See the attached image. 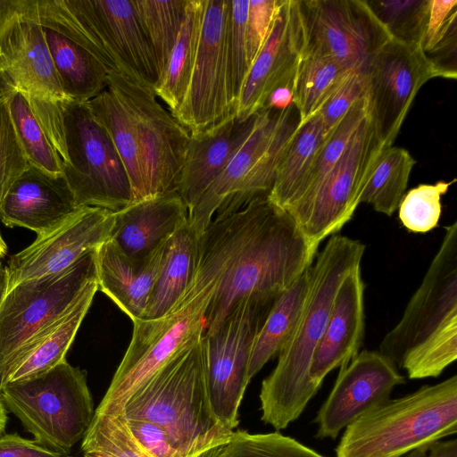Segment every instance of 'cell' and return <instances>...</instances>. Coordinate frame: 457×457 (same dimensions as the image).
<instances>
[{
    "mask_svg": "<svg viewBox=\"0 0 457 457\" xmlns=\"http://www.w3.org/2000/svg\"><path fill=\"white\" fill-rule=\"evenodd\" d=\"M245 222L244 210L211 221L200 236L191 284L163 316L133 321L129 347L95 412L120 414L142 383L175 354L201 340L210 303L237 252Z\"/></svg>",
    "mask_w": 457,
    "mask_h": 457,
    "instance_id": "6da1fadb",
    "label": "cell"
},
{
    "mask_svg": "<svg viewBox=\"0 0 457 457\" xmlns=\"http://www.w3.org/2000/svg\"><path fill=\"white\" fill-rule=\"evenodd\" d=\"M365 245L341 234L329 237L310 266V283L298 321L271 373L262 380V420L277 431L298 419L320 386L310 378L314 351L323 335L337 290L361 266Z\"/></svg>",
    "mask_w": 457,
    "mask_h": 457,
    "instance_id": "7a4b0ae2",
    "label": "cell"
},
{
    "mask_svg": "<svg viewBox=\"0 0 457 457\" xmlns=\"http://www.w3.org/2000/svg\"><path fill=\"white\" fill-rule=\"evenodd\" d=\"M246 218L237 252L205 316V330L214 328L241 299L278 295L313 262L318 246L294 217L268 195L245 206Z\"/></svg>",
    "mask_w": 457,
    "mask_h": 457,
    "instance_id": "3957f363",
    "label": "cell"
},
{
    "mask_svg": "<svg viewBox=\"0 0 457 457\" xmlns=\"http://www.w3.org/2000/svg\"><path fill=\"white\" fill-rule=\"evenodd\" d=\"M378 351L410 379L438 377L457 358V221L440 246L400 320Z\"/></svg>",
    "mask_w": 457,
    "mask_h": 457,
    "instance_id": "277c9868",
    "label": "cell"
},
{
    "mask_svg": "<svg viewBox=\"0 0 457 457\" xmlns=\"http://www.w3.org/2000/svg\"><path fill=\"white\" fill-rule=\"evenodd\" d=\"M28 98L79 207L117 212L133 203L124 163L87 102Z\"/></svg>",
    "mask_w": 457,
    "mask_h": 457,
    "instance_id": "5b68a950",
    "label": "cell"
},
{
    "mask_svg": "<svg viewBox=\"0 0 457 457\" xmlns=\"http://www.w3.org/2000/svg\"><path fill=\"white\" fill-rule=\"evenodd\" d=\"M120 414L163 428L181 457H193L228 440L233 432L212 411L202 338L142 383Z\"/></svg>",
    "mask_w": 457,
    "mask_h": 457,
    "instance_id": "8992f818",
    "label": "cell"
},
{
    "mask_svg": "<svg viewBox=\"0 0 457 457\" xmlns=\"http://www.w3.org/2000/svg\"><path fill=\"white\" fill-rule=\"evenodd\" d=\"M457 432V375L389 400L348 425L337 457H402Z\"/></svg>",
    "mask_w": 457,
    "mask_h": 457,
    "instance_id": "52a82bcc",
    "label": "cell"
},
{
    "mask_svg": "<svg viewBox=\"0 0 457 457\" xmlns=\"http://www.w3.org/2000/svg\"><path fill=\"white\" fill-rule=\"evenodd\" d=\"M294 103L284 109L262 108L244 145L188 212L199 236L215 213L228 216L253 199L268 195L278 163L300 126Z\"/></svg>",
    "mask_w": 457,
    "mask_h": 457,
    "instance_id": "ba28073f",
    "label": "cell"
},
{
    "mask_svg": "<svg viewBox=\"0 0 457 457\" xmlns=\"http://www.w3.org/2000/svg\"><path fill=\"white\" fill-rule=\"evenodd\" d=\"M0 393L33 440L61 454L70 455L83 439L95 413L86 372L66 361L34 378L8 383Z\"/></svg>",
    "mask_w": 457,
    "mask_h": 457,
    "instance_id": "9c48e42d",
    "label": "cell"
},
{
    "mask_svg": "<svg viewBox=\"0 0 457 457\" xmlns=\"http://www.w3.org/2000/svg\"><path fill=\"white\" fill-rule=\"evenodd\" d=\"M96 278L94 250L61 273L21 282L0 295V391L20 354L67 313Z\"/></svg>",
    "mask_w": 457,
    "mask_h": 457,
    "instance_id": "30bf717a",
    "label": "cell"
},
{
    "mask_svg": "<svg viewBox=\"0 0 457 457\" xmlns=\"http://www.w3.org/2000/svg\"><path fill=\"white\" fill-rule=\"evenodd\" d=\"M278 295L239 300L202 337L211 406L229 430L239 423L238 410L250 382L248 366L255 337Z\"/></svg>",
    "mask_w": 457,
    "mask_h": 457,
    "instance_id": "8fae6325",
    "label": "cell"
},
{
    "mask_svg": "<svg viewBox=\"0 0 457 457\" xmlns=\"http://www.w3.org/2000/svg\"><path fill=\"white\" fill-rule=\"evenodd\" d=\"M79 42L109 71L154 88L155 62L133 0H54Z\"/></svg>",
    "mask_w": 457,
    "mask_h": 457,
    "instance_id": "7c38bea8",
    "label": "cell"
},
{
    "mask_svg": "<svg viewBox=\"0 0 457 457\" xmlns=\"http://www.w3.org/2000/svg\"><path fill=\"white\" fill-rule=\"evenodd\" d=\"M386 147L368 114L320 184L288 211L311 243L319 246L352 219L367 179Z\"/></svg>",
    "mask_w": 457,
    "mask_h": 457,
    "instance_id": "4fadbf2b",
    "label": "cell"
},
{
    "mask_svg": "<svg viewBox=\"0 0 457 457\" xmlns=\"http://www.w3.org/2000/svg\"><path fill=\"white\" fill-rule=\"evenodd\" d=\"M107 88L129 111L139 137L147 177V198L177 192L190 133L136 78L109 72Z\"/></svg>",
    "mask_w": 457,
    "mask_h": 457,
    "instance_id": "5bb4252c",
    "label": "cell"
},
{
    "mask_svg": "<svg viewBox=\"0 0 457 457\" xmlns=\"http://www.w3.org/2000/svg\"><path fill=\"white\" fill-rule=\"evenodd\" d=\"M304 53L367 72L392 37L366 0H300Z\"/></svg>",
    "mask_w": 457,
    "mask_h": 457,
    "instance_id": "9a60e30c",
    "label": "cell"
},
{
    "mask_svg": "<svg viewBox=\"0 0 457 457\" xmlns=\"http://www.w3.org/2000/svg\"><path fill=\"white\" fill-rule=\"evenodd\" d=\"M113 223L114 212L100 207H79L9 258L3 269L0 295L21 282L68 270L109 239Z\"/></svg>",
    "mask_w": 457,
    "mask_h": 457,
    "instance_id": "2e32d148",
    "label": "cell"
},
{
    "mask_svg": "<svg viewBox=\"0 0 457 457\" xmlns=\"http://www.w3.org/2000/svg\"><path fill=\"white\" fill-rule=\"evenodd\" d=\"M369 115L386 147L397 137L421 87L441 78L420 46L391 39L374 56L367 70Z\"/></svg>",
    "mask_w": 457,
    "mask_h": 457,
    "instance_id": "e0dca14e",
    "label": "cell"
},
{
    "mask_svg": "<svg viewBox=\"0 0 457 457\" xmlns=\"http://www.w3.org/2000/svg\"><path fill=\"white\" fill-rule=\"evenodd\" d=\"M230 0H206L196 57L185 99L174 118L190 134L235 114L227 92L226 31Z\"/></svg>",
    "mask_w": 457,
    "mask_h": 457,
    "instance_id": "ac0fdd59",
    "label": "cell"
},
{
    "mask_svg": "<svg viewBox=\"0 0 457 457\" xmlns=\"http://www.w3.org/2000/svg\"><path fill=\"white\" fill-rule=\"evenodd\" d=\"M405 382L396 365L379 351L362 350L340 368L334 386L314 420L317 438L335 439L363 414L390 400Z\"/></svg>",
    "mask_w": 457,
    "mask_h": 457,
    "instance_id": "d6986e66",
    "label": "cell"
},
{
    "mask_svg": "<svg viewBox=\"0 0 457 457\" xmlns=\"http://www.w3.org/2000/svg\"><path fill=\"white\" fill-rule=\"evenodd\" d=\"M303 53L300 0H279L268 37L244 83L237 115L245 118L260 111L276 89L294 86Z\"/></svg>",
    "mask_w": 457,
    "mask_h": 457,
    "instance_id": "ffe728a7",
    "label": "cell"
},
{
    "mask_svg": "<svg viewBox=\"0 0 457 457\" xmlns=\"http://www.w3.org/2000/svg\"><path fill=\"white\" fill-rule=\"evenodd\" d=\"M0 75L29 98L65 99L38 19L36 0H27L0 38Z\"/></svg>",
    "mask_w": 457,
    "mask_h": 457,
    "instance_id": "44dd1931",
    "label": "cell"
},
{
    "mask_svg": "<svg viewBox=\"0 0 457 457\" xmlns=\"http://www.w3.org/2000/svg\"><path fill=\"white\" fill-rule=\"evenodd\" d=\"M79 207L62 174L29 165L12 182L0 204V220L42 235Z\"/></svg>",
    "mask_w": 457,
    "mask_h": 457,
    "instance_id": "7402d4cb",
    "label": "cell"
},
{
    "mask_svg": "<svg viewBox=\"0 0 457 457\" xmlns=\"http://www.w3.org/2000/svg\"><path fill=\"white\" fill-rule=\"evenodd\" d=\"M187 221V207L177 192L152 196L114 212L109 240L132 262L141 265Z\"/></svg>",
    "mask_w": 457,
    "mask_h": 457,
    "instance_id": "603a6c76",
    "label": "cell"
},
{
    "mask_svg": "<svg viewBox=\"0 0 457 457\" xmlns=\"http://www.w3.org/2000/svg\"><path fill=\"white\" fill-rule=\"evenodd\" d=\"M364 289L359 266L346 274L337 290L309 371L319 386L330 371L346 365L360 352L365 333Z\"/></svg>",
    "mask_w": 457,
    "mask_h": 457,
    "instance_id": "cb8c5ba5",
    "label": "cell"
},
{
    "mask_svg": "<svg viewBox=\"0 0 457 457\" xmlns=\"http://www.w3.org/2000/svg\"><path fill=\"white\" fill-rule=\"evenodd\" d=\"M36 5L65 98L90 101L107 88L109 71L72 34L53 0H36Z\"/></svg>",
    "mask_w": 457,
    "mask_h": 457,
    "instance_id": "d4e9b609",
    "label": "cell"
},
{
    "mask_svg": "<svg viewBox=\"0 0 457 457\" xmlns=\"http://www.w3.org/2000/svg\"><path fill=\"white\" fill-rule=\"evenodd\" d=\"M258 113L245 118L234 115L205 131L190 134L177 187L188 212L246 141Z\"/></svg>",
    "mask_w": 457,
    "mask_h": 457,
    "instance_id": "484cf974",
    "label": "cell"
},
{
    "mask_svg": "<svg viewBox=\"0 0 457 457\" xmlns=\"http://www.w3.org/2000/svg\"><path fill=\"white\" fill-rule=\"evenodd\" d=\"M164 245L141 265L128 259L109 239L95 250L98 290L111 298L132 321L143 318L162 265Z\"/></svg>",
    "mask_w": 457,
    "mask_h": 457,
    "instance_id": "4316f807",
    "label": "cell"
},
{
    "mask_svg": "<svg viewBox=\"0 0 457 457\" xmlns=\"http://www.w3.org/2000/svg\"><path fill=\"white\" fill-rule=\"evenodd\" d=\"M199 239L187 221L165 243L162 265L142 319L163 316L185 294L197 269Z\"/></svg>",
    "mask_w": 457,
    "mask_h": 457,
    "instance_id": "83f0119b",
    "label": "cell"
},
{
    "mask_svg": "<svg viewBox=\"0 0 457 457\" xmlns=\"http://www.w3.org/2000/svg\"><path fill=\"white\" fill-rule=\"evenodd\" d=\"M97 290L96 278L67 313L25 348L12 368L7 384L34 378L66 361V353Z\"/></svg>",
    "mask_w": 457,
    "mask_h": 457,
    "instance_id": "f1b7e54d",
    "label": "cell"
},
{
    "mask_svg": "<svg viewBox=\"0 0 457 457\" xmlns=\"http://www.w3.org/2000/svg\"><path fill=\"white\" fill-rule=\"evenodd\" d=\"M318 113L300 123L278 165L269 199L289 211L301 198L316 156L328 134Z\"/></svg>",
    "mask_w": 457,
    "mask_h": 457,
    "instance_id": "f546056e",
    "label": "cell"
},
{
    "mask_svg": "<svg viewBox=\"0 0 457 457\" xmlns=\"http://www.w3.org/2000/svg\"><path fill=\"white\" fill-rule=\"evenodd\" d=\"M108 132L129 178L133 202L147 198V177L142 148L132 117L108 88L87 102Z\"/></svg>",
    "mask_w": 457,
    "mask_h": 457,
    "instance_id": "4dcf8cb0",
    "label": "cell"
},
{
    "mask_svg": "<svg viewBox=\"0 0 457 457\" xmlns=\"http://www.w3.org/2000/svg\"><path fill=\"white\" fill-rule=\"evenodd\" d=\"M206 0H187L178 38L162 78L154 87V94L174 117L187 92L204 14Z\"/></svg>",
    "mask_w": 457,
    "mask_h": 457,
    "instance_id": "1f68e13d",
    "label": "cell"
},
{
    "mask_svg": "<svg viewBox=\"0 0 457 457\" xmlns=\"http://www.w3.org/2000/svg\"><path fill=\"white\" fill-rule=\"evenodd\" d=\"M310 283V267L274 301L251 353L248 378L255 376L288 341L302 312Z\"/></svg>",
    "mask_w": 457,
    "mask_h": 457,
    "instance_id": "d6a6232c",
    "label": "cell"
},
{
    "mask_svg": "<svg viewBox=\"0 0 457 457\" xmlns=\"http://www.w3.org/2000/svg\"><path fill=\"white\" fill-rule=\"evenodd\" d=\"M10 116L29 165L53 174H62L60 160L27 95L0 75Z\"/></svg>",
    "mask_w": 457,
    "mask_h": 457,
    "instance_id": "836d02e7",
    "label": "cell"
},
{
    "mask_svg": "<svg viewBox=\"0 0 457 457\" xmlns=\"http://www.w3.org/2000/svg\"><path fill=\"white\" fill-rule=\"evenodd\" d=\"M414 164L415 160L406 149L386 147L367 179L360 204H370L376 212L391 216L406 193Z\"/></svg>",
    "mask_w": 457,
    "mask_h": 457,
    "instance_id": "e575fe53",
    "label": "cell"
},
{
    "mask_svg": "<svg viewBox=\"0 0 457 457\" xmlns=\"http://www.w3.org/2000/svg\"><path fill=\"white\" fill-rule=\"evenodd\" d=\"M352 69L330 58L303 54L297 69L293 103L303 123L315 115Z\"/></svg>",
    "mask_w": 457,
    "mask_h": 457,
    "instance_id": "d590c367",
    "label": "cell"
},
{
    "mask_svg": "<svg viewBox=\"0 0 457 457\" xmlns=\"http://www.w3.org/2000/svg\"><path fill=\"white\" fill-rule=\"evenodd\" d=\"M133 2L155 62L159 80L182 26L187 0Z\"/></svg>",
    "mask_w": 457,
    "mask_h": 457,
    "instance_id": "8d00e7d4",
    "label": "cell"
},
{
    "mask_svg": "<svg viewBox=\"0 0 457 457\" xmlns=\"http://www.w3.org/2000/svg\"><path fill=\"white\" fill-rule=\"evenodd\" d=\"M457 1L430 0L420 49L440 73L455 79L457 43Z\"/></svg>",
    "mask_w": 457,
    "mask_h": 457,
    "instance_id": "74e56055",
    "label": "cell"
},
{
    "mask_svg": "<svg viewBox=\"0 0 457 457\" xmlns=\"http://www.w3.org/2000/svg\"><path fill=\"white\" fill-rule=\"evenodd\" d=\"M193 457H324L296 439L278 431L252 434L236 430L230 437Z\"/></svg>",
    "mask_w": 457,
    "mask_h": 457,
    "instance_id": "f35d334b",
    "label": "cell"
},
{
    "mask_svg": "<svg viewBox=\"0 0 457 457\" xmlns=\"http://www.w3.org/2000/svg\"><path fill=\"white\" fill-rule=\"evenodd\" d=\"M248 9L249 0H230L226 31L227 92L228 104L235 114L251 68L246 43Z\"/></svg>",
    "mask_w": 457,
    "mask_h": 457,
    "instance_id": "ab89813d",
    "label": "cell"
},
{
    "mask_svg": "<svg viewBox=\"0 0 457 457\" xmlns=\"http://www.w3.org/2000/svg\"><path fill=\"white\" fill-rule=\"evenodd\" d=\"M80 447L84 457H151L133 438L121 414L95 412Z\"/></svg>",
    "mask_w": 457,
    "mask_h": 457,
    "instance_id": "60d3db41",
    "label": "cell"
},
{
    "mask_svg": "<svg viewBox=\"0 0 457 457\" xmlns=\"http://www.w3.org/2000/svg\"><path fill=\"white\" fill-rule=\"evenodd\" d=\"M391 37L420 47L430 0H366Z\"/></svg>",
    "mask_w": 457,
    "mask_h": 457,
    "instance_id": "b9f144b4",
    "label": "cell"
},
{
    "mask_svg": "<svg viewBox=\"0 0 457 457\" xmlns=\"http://www.w3.org/2000/svg\"><path fill=\"white\" fill-rule=\"evenodd\" d=\"M453 182L455 179L420 184L405 193L397 208L403 226L413 233H427L436 228L442 212L441 196Z\"/></svg>",
    "mask_w": 457,
    "mask_h": 457,
    "instance_id": "7bdbcfd3",
    "label": "cell"
},
{
    "mask_svg": "<svg viewBox=\"0 0 457 457\" xmlns=\"http://www.w3.org/2000/svg\"><path fill=\"white\" fill-rule=\"evenodd\" d=\"M28 166L0 84V204L10 186Z\"/></svg>",
    "mask_w": 457,
    "mask_h": 457,
    "instance_id": "ee69618b",
    "label": "cell"
},
{
    "mask_svg": "<svg viewBox=\"0 0 457 457\" xmlns=\"http://www.w3.org/2000/svg\"><path fill=\"white\" fill-rule=\"evenodd\" d=\"M367 89L366 72L353 70L345 77L317 112L327 132L332 130L357 101L367 96Z\"/></svg>",
    "mask_w": 457,
    "mask_h": 457,
    "instance_id": "f6af8a7d",
    "label": "cell"
},
{
    "mask_svg": "<svg viewBox=\"0 0 457 457\" xmlns=\"http://www.w3.org/2000/svg\"><path fill=\"white\" fill-rule=\"evenodd\" d=\"M279 0H249L246 43L251 66L270 32Z\"/></svg>",
    "mask_w": 457,
    "mask_h": 457,
    "instance_id": "bcb514c9",
    "label": "cell"
},
{
    "mask_svg": "<svg viewBox=\"0 0 457 457\" xmlns=\"http://www.w3.org/2000/svg\"><path fill=\"white\" fill-rule=\"evenodd\" d=\"M124 420L133 438L151 457H181L161 426L149 421Z\"/></svg>",
    "mask_w": 457,
    "mask_h": 457,
    "instance_id": "7dc6e473",
    "label": "cell"
},
{
    "mask_svg": "<svg viewBox=\"0 0 457 457\" xmlns=\"http://www.w3.org/2000/svg\"><path fill=\"white\" fill-rule=\"evenodd\" d=\"M0 457H72L48 450L18 434L0 436Z\"/></svg>",
    "mask_w": 457,
    "mask_h": 457,
    "instance_id": "c3c4849f",
    "label": "cell"
},
{
    "mask_svg": "<svg viewBox=\"0 0 457 457\" xmlns=\"http://www.w3.org/2000/svg\"><path fill=\"white\" fill-rule=\"evenodd\" d=\"M26 4L27 0H0V38Z\"/></svg>",
    "mask_w": 457,
    "mask_h": 457,
    "instance_id": "681fc988",
    "label": "cell"
},
{
    "mask_svg": "<svg viewBox=\"0 0 457 457\" xmlns=\"http://www.w3.org/2000/svg\"><path fill=\"white\" fill-rule=\"evenodd\" d=\"M428 457H457V440L434 443L428 447Z\"/></svg>",
    "mask_w": 457,
    "mask_h": 457,
    "instance_id": "f907efd6",
    "label": "cell"
},
{
    "mask_svg": "<svg viewBox=\"0 0 457 457\" xmlns=\"http://www.w3.org/2000/svg\"><path fill=\"white\" fill-rule=\"evenodd\" d=\"M7 422L6 409L0 393V436L4 433Z\"/></svg>",
    "mask_w": 457,
    "mask_h": 457,
    "instance_id": "816d5d0a",
    "label": "cell"
},
{
    "mask_svg": "<svg viewBox=\"0 0 457 457\" xmlns=\"http://www.w3.org/2000/svg\"><path fill=\"white\" fill-rule=\"evenodd\" d=\"M402 457H428V447L417 448Z\"/></svg>",
    "mask_w": 457,
    "mask_h": 457,
    "instance_id": "f5cc1de1",
    "label": "cell"
},
{
    "mask_svg": "<svg viewBox=\"0 0 457 457\" xmlns=\"http://www.w3.org/2000/svg\"><path fill=\"white\" fill-rule=\"evenodd\" d=\"M6 253V245L4 242L3 238L0 237V258H2Z\"/></svg>",
    "mask_w": 457,
    "mask_h": 457,
    "instance_id": "db71d44e",
    "label": "cell"
},
{
    "mask_svg": "<svg viewBox=\"0 0 457 457\" xmlns=\"http://www.w3.org/2000/svg\"><path fill=\"white\" fill-rule=\"evenodd\" d=\"M2 274H3V269H2V258H0V280H2ZM1 286V283H0Z\"/></svg>",
    "mask_w": 457,
    "mask_h": 457,
    "instance_id": "11a10c76",
    "label": "cell"
},
{
    "mask_svg": "<svg viewBox=\"0 0 457 457\" xmlns=\"http://www.w3.org/2000/svg\"><path fill=\"white\" fill-rule=\"evenodd\" d=\"M72 457H76V456H72ZM84 457V456H83Z\"/></svg>",
    "mask_w": 457,
    "mask_h": 457,
    "instance_id": "9f6ffc18",
    "label": "cell"
}]
</instances>
